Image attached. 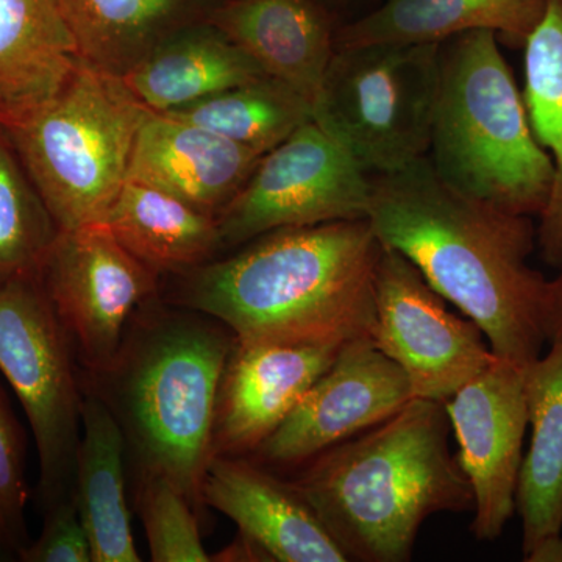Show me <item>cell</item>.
I'll return each instance as SVG.
<instances>
[{
    "instance_id": "1",
    "label": "cell",
    "mask_w": 562,
    "mask_h": 562,
    "mask_svg": "<svg viewBox=\"0 0 562 562\" xmlns=\"http://www.w3.org/2000/svg\"><path fill=\"white\" fill-rule=\"evenodd\" d=\"M371 177L368 220L380 241L419 269L432 290L482 328L495 357H541L549 280L528 265L532 217L454 190L428 157Z\"/></svg>"
},
{
    "instance_id": "2",
    "label": "cell",
    "mask_w": 562,
    "mask_h": 562,
    "mask_svg": "<svg viewBox=\"0 0 562 562\" xmlns=\"http://www.w3.org/2000/svg\"><path fill=\"white\" fill-rule=\"evenodd\" d=\"M177 273L165 302L220 321L236 341L371 338L383 244L369 220L280 228Z\"/></svg>"
},
{
    "instance_id": "3",
    "label": "cell",
    "mask_w": 562,
    "mask_h": 562,
    "mask_svg": "<svg viewBox=\"0 0 562 562\" xmlns=\"http://www.w3.org/2000/svg\"><path fill=\"white\" fill-rule=\"evenodd\" d=\"M233 346L235 335L220 321L157 295L133 314L109 368L81 372V386L120 424L135 480H168L199 516L217 394Z\"/></svg>"
},
{
    "instance_id": "4",
    "label": "cell",
    "mask_w": 562,
    "mask_h": 562,
    "mask_svg": "<svg viewBox=\"0 0 562 562\" xmlns=\"http://www.w3.org/2000/svg\"><path fill=\"white\" fill-rule=\"evenodd\" d=\"M450 431L442 402L413 398L390 419L314 457L292 482L349 561L406 562L431 516L473 509Z\"/></svg>"
},
{
    "instance_id": "5",
    "label": "cell",
    "mask_w": 562,
    "mask_h": 562,
    "mask_svg": "<svg viewBox=\"0 0 562 562\" xmlns=\"http://www.w3.org/2000/svg\"><path fill=\"white\" fill-rule=\"evenodd\" d=\"M428 160L446 183L522 216L546 209L553 162L532 133L524 94L492 31L441 43Z\"/></svg>"
},
{
    "instance_id": "6",
    "label": "cell",
    "mask_w": 562,
    "mask_h": 562,
    "mask_svg": "<svg viewBox=\"0 0 562 562\" xmlns=\"http://www.w3.org/2000/svg\"><path fill=\"white\" fill-rule=\"evenodd\" d=\"M150 110L121 76L80 57L54 95L0 124L63 231L102 222Z\"/></svg>"
},
{
    "instance_id": "7",
    "label": "cell",
    "mask_w": 562,
    "mask_h": 562,
    "mask_svg": "<svg viewBox=\"0 0 562 562\" xmlns=\"http://www.w3.org/2000/svg\"><path fill=\"white\" fill-rule=\"evenodd\" d=\"M441 80V44L338 47L313 120L369 176L427 157Z\"/></svg>"
},
{
    "instance_id": "8",
    "label": "cell",
    "mask_w": 562,
    "mask_h": 562,
    "mask_svg": "<svg viewBox=\"0 0 562 562\" xmlns=\"http://www.w3.org/2000/svg\"><path fill=\"white\" fill-rule=\"evenodd\" d=\"M0 372L20 398L40 460L43 513L72 498L81 438V371L41 273L0 283Z\"/></svg>"
},
{
    "instance_id": "9",
    "label": "cell",
    "mask_w": 562,
    "mask_h": 562,
    "mask_svg": "<svg viewBox=\"0 0 562 562\" xmlns=\"http://www.w3.org/2000/svg\"><path fill=\"white\" fill-rule=\"evenodd\" d=\"M371 177L312 120L262 155L217 217L222 250L280 228L368 220Z\"/></svg>"
},
{
    "instance_id": "10",
    "label": "cell",
    "mask_w": 562,
    "mask_h": 562,
    "mask_svg": "<svg viewBox=\"0 0 562 562\" xmlns=\"http://www.w3.org/2000/svg\"><path fill=\"white\" fill-rule=\"evenodd\" d=\"M446 302L408 258L383 244L371 339L401 366L414 398L446 403L495 357L482 328Z\"/></svg>"
},
{
    "instance_id": "11",
    "label": "cell",
    "mask_w": 562,
    "mask_h": 562,
    "mask_svg": "<svg viewBox=\"0 0 562 562\" xmlns=\"http://www.w3.org/2000/svg\"><path fill=\"white\" fill-rule=\"evenodd\" d=\"M41 280L85 373L109 368L133 314L160 295V277L102 222L58 233Z\"/></svg>"
},
{
    "instance_id": "12",
    "label": "cell",
    "mask_w": 562,
    "mask_h": 562,
    "mask_svg": "<svg viewBox=\"0 0 562 562\" xmlns=\"http://www.w3.org/2000/svg\"><path fill=\"white\" fill-rule=\"evenodd\" d=\"M414 398L408 376L371 338L342 344L330 368L250 454L269 468H297L382 424Z\"/></svg>"
},
{
    "instance_id": "13",
    "label": "cell",
    "mask_w": 562,
    "mask_h": 562,
    "mask_svg": "<svg viewBox=\"0 0 562 562\" xmlns=\"http://www.w3.org/2000/svg\"><path fill=\"white\" fill-rule=\"evenodd\" d=\"M443 405L460 449L458 461L472 487L473 538L494 542L516 513L528 427L524 368L494 357Z\"/></svg>"
},
{
    "instance_id": "14",
    "label": "cell",
    "mask_w": 562,
    "mask_h": 562,
    "mask_svg": "<svg viewBox=\"0 0 562 562\" xmlns=\"http://www.w3.org/2000/svg\"><path fill=\"white\" fill-rule=\"evenodd\" d=\"M341 347L235 339L217 394L211 458L250 457L330 368Z\"/></svg>"
},
{
    "instance_id": "15",
    "label": "cell",
    "mask_w": 562,
    "mask_h": 562,
    "mask_svg": "<svg viewBox=\"0 0 562 562\" xmlns=\"http://www.w3.org/2000/svg\"><path fill=\"white\" fill-rule=\"evenodd\" d=\"M202 497L272 562L349 561L297 484L249 457L211 458Z\"/></svg>"
},
{
    "instance_id": "16",
    "label": "cell",
    "mask_w": 562,
    "mask_h": 562,
    "mask_svg": "<svg viewBox=\"0 0 562 562\" xmlns=\"http://www.w3.org/2000/svg\"><path fill=\"white\" fill-rule=\"evenodd\" d=\"M203 20L303 95L314 113L341 25L324 0H222Z\"/></svg>"
},
{
    "instance_id": "17",
    "label": "cell",
    "mask_w": 562,
    "mask_h": 562,
    "mask_svg": "<svg viewBox=\"0 0 562 562\" xmlns=\"http://www.w3.org/2000/svg\"><path fill=\"white\" fill-rule=\"evenodd\" d=\"M261 157L201 125L150 111L136 135L127 180L166 191L217 220Z\"/></svg>"
},
{
    "instance_id": "18",
    "label": "cell",
    "mask_w": 562,
    "mask_h": 562,
    "mask_svg": "<svg viewBox=\"0 0 562 562\" xmlns=\"http://www.w3.org/2000/svg\"><path fill=\"white\" fill-rule=\"evenodd\" d=\"M262 77L254 58L202 20L161 40L122 80L146 109L166 113Z\"/></svg>"
},
{
    "instance_id": "19",
    "label": "cell",
    "mask_w": 562,
    "mask_h": 562,
    "mask_svg": "<svg viewBox=\"0 0 562 562\" xmlns=\"http://www.w3.org/2000/svg\"><path fill=\"white\" fill-rule=\"evenodd\" d=\"M547 0H386L366 16L339 25L338 47L366 44H441L472 31H492L525 46Z\"/></svg>"
},
{
    "instance_id": "20",
    "label": "cell",
    "mask_w": 562,
    "mask_h": 562,
    "mask_svg": "<svg viewBox=\"0 0 562 562\" xmlns=\"http://www.w3.org/2000/svg\"><path fill=\"white\" fill-rule=\"evenodd\" d=\"M80 57L60 0H0V124L54 95Z\"/></svg>"
},
{
    "instance_id": "21",
    "label": "cell",
    "mask_w": 562,
    "mask_h": 562,
    "mask_svg": "<svg viewBox=\"0 0 562 562\" xmlns=\"http://www.w3.org/2000/svg\"><path fill=\"white\" fill-rule=\"evenodd\" d=\"M72 501L90 539L92 562H139L125 491V439L105 403L87 387Z\"/></svg>"
},
{
    "instance_id": "22",
    "label": "cell",
    "mask_w": 562,
    "mask_h": 562,
    "mask_svg": "<svg viewBox=\"0 0 562 562\" xmlns=\"http://www.w3.org/2000/svg\"><path fill=\"white\" fill-rule=\"evenodd\" d=\"M102 224L160 279L216 260L222 251L214 217L139 181L125 180Z\"/></svg>"
},
{
    "instance_id": "23",
    "label": "cell",
    "mask_w": 562,
    "mask_h": 562,
    "mask_svg": "<svg viewBox=\"0 0 562 562\" xmlns=\"http://www.w3.org/2000/svg\"><path fill=\"white\" fill-rule=\"evenodd\" d=\"M531 439L520 465L516 512L522 554L562 531V342L524 368Z\"/></svg>"
},
{
    "instance_id": "24",
    "label": "cell",
    "mask_w": 562,
    "mask_h": 562,
    "mask_svg": "<svg viewBox=\"0 0 562 562\" xmlns=\"http://www.w3.org/2000/svg\"><path fill=\"white\" fill-rule=\"evenodd\" d=\"M525 90L532 133L553 162V181L539 214L536 246L542 260L562 269V0H547L538 27L525 43Z\"/></svg>"
},
{
    "instance_id": "25",
    "label": "cell",
    "mask_w": 562,
    "mask_h": 562,
    "mask_svg": "<svg viewBox=\"0 0 562 562\" xmlns=\"http://www.w3.org/2000/svg\"><path fill=\"white\" fill-rule=\"evenodd\" d=\"M80 55L124 76L161 40L191 20L195 0H60Z\"/></svg>"
},
{
    "instance_id": "26",
    "label": "cell",
    "mask_w": 562,
    "mask_h": 562,
    "mask_svg": "<svg viewBox=\"0 0 562 562\" xmlns=\"http://www.w3.org/2000/svg\"><path fill=\"white\" fill-rule=\"evenodd\" d=\"M162 114L201 125L260 155L313 120L310 102L269 76Z\"/></svg>"
},
{
    "instance_id": "27",
    "label": "cell",
    "mask_w": 562,
    "mask_h": 562,
    "mask_svg": "<svg viewBox=\"0 0 562 562\" xmlns=\"http://www.w3.org/2000/svg\"><path fill=\"white\" fill-rule=\"evenodd\" d=\"M60 228L0 127V283L38 276Z\"/></svg>"
},
{
    "instance_id": "28",
    "label": "cell",
    "mask_w": 562,
    "mask_h": 562,
    "mask_svg": "<svg viewBox=\"0 0 562 562\" xmlns=\"http://www.w3.org/2000/svg\"><path fill=\"white\" fill-rule=\"evenodd\" d=\"M135 502L154 562H209L199 514L171 482L161 476L135 480Z\"/></svg>"
},
{
    "instance_id": "29",
    "label": "cell",
    "mask_w": 562,
    "mask_h": 562,
    "mask_svg": "<svg viewBox=\"0 0 562 562\" xmlns=\"http://www.w3.org/2000/svg\"><path fill=\"white\" fill-rule=\"evenodd\" d=\"M27 436L0 386V561H20L32 541L25 520L29 502Z\"/></svg>"
},
{
    "instance_id": "30",
    "label": "cell",
    "mask_w": 562,
    "mask_h": 562,
    "mask_svg": "<svg viewBox=\"0 0 562 562\" xmlns=\"http://www.w3.org/2000/svg\"><path fill=\"white\" fill-rule=\"evenodd\" d=\"M43 514V530L22 550L21 562H92L90 539L72 498Z\"/></svg>"
},
{
    "instance_id": "31",
    "label": "cell",
    "mask_w": 562,
    "mask_h": 562,
    "mask_svg": "<svg viewBox=\"0 0 562 562\" xmlns=\"http://www.w3.org/2000/svg\"><path fill=\"white\" fill-rule=\"evenodd\" d=\"M542 321L547 342H562V269L557 279L547 283Z\"/></svg>"
},
{
    "instance_id": "32",
    "label": "cell",
    "mask_w": 562,
    "mask_h": 562,
    "mask_svg": "<svg viewBox=\"0 0 562 562\" xmlns=\"http://www.w3.org/2000/svg\"><path fill=\"white\" fill-rule=\"evenodd\" d=\"M211 561L221 562H272L268 553L258 543L238 532L235 541L217 554H211Z\"/></svg>"
},
{
    "instance_id": "33",
    "label": "cell",
    "mask_w": 562,
    "mask_h": 562,
    "mask_svg": "<svg viewBox=\"0 0 562 562\" xmlns=\"http://www.w3.org/2000/svg\"><path fill=\"white\" fill-rule=\"evenodd\" d=\"M527 562H562V531L539 542L527 557Z\"/></svg>"
},
{
    "instance_id": "34",
    "label": "cell",
    "mask_w": 562,
    "mask_h": 562,
    "mask_svg": "<svg viewBox=\"0 0 562 562\" xmlns=\"http://www.w3.org/2000/svg\"><path fill=\"white\" fill-rule=\"evenodd\" d=\"M324 2H325V0H324ZM339 2H344V0H339Z\"/></svg>"
}]
</instances>
